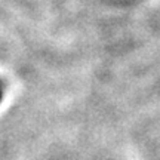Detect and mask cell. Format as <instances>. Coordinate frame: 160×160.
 <instances>
[{"instance_id": "6da1fadb", "label": "cell", "mask_w": 160, "mask_h": 160, "mask_svg": "<svg viewBox=\"0 0 160 160\" xmlns=\"http://www.w3.org/2000/svg\"><path fill=\"white\" fill-rule=\"evenodd\" d=\"M3 89H5V86H3V82L0 80V101H2V98H3Z\"/></svg>"}]
</instances>
